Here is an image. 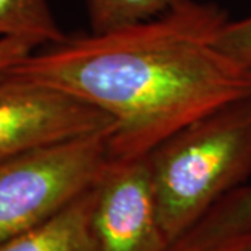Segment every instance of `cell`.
<instances>
[{
    "label": "cell",
    "instance_id": "obj_1",
    "mask_svg": "<svg viewBox=\"0 0 251 251\" xmlns=\"http://www.w3.org/2000/svg\"><path fill=\"white\" fill-rule=\"evenodd\" d=\"M227 21L218 4L196 0L134 25L66 36L7 75L102 110L113 119L110 158H141L198 117L251 98V69L216 45Z\"/></svg>",
    "mask_w": 251,
    "mask_h": 251
},
{
    "label": "cell",
    "instance_id": "obj_2",
    "mask_svg": "<svg viewBox=\"0 0 251 251\" xmlns=\"http://www.w3.org/2000/svg\"><path fill=\"white\" fill-rule=\"evenodd\" d=\"M162 229L172 246L251 175V98L181 127L147 155Z\"/></svg>",
    "mask_w": 251,
    "mask_h": 251
},
{
    "label": "cell",
    "instance_id": "obj_3",
    "mask_svg": "<svg viewBox=\"0 0 251 251\" xmlns=\"http://www.w3.org/2000/svg\"><path fill=\"white\" fill-rule=\"evenodd\" d=\"M112 128L0 162V244L48 221L97 181Z\"/></svg>",
    "mask_w": 251,
    "mask_h": 251
},
{
    "label": "cell",
    "instance_id": "obj_4",
    "mask_svg": "<svg viewBox=\"0 0 251 251\" xmlns=\"http://www.w3.org/2000/svg\"><path fill=\"white\" fill-rule=\"evenodd\" d=\"M109 128L112 117L66 92L11 75L0 80V162Z\"/></svg>",
    "mask_w": 251,
    "mask_h": 251
},
{
    "label": "cell",
    "instance_id": "obj_5",
    "mask_svg": "<svg viewBox=\"0 0 251 251\" xmlns=\"http://www.w3.org/2000/svg\"><path fill=\"white\" fill-rule=\"evenodd\" d=\"M94 191L91 222L98 251H171L148 156L110 158Z\"/></svg>",
    "mask_w": 251,
    "mask_h": 251
},
{
    "label": "cell",
    "instance_id": "obj_6",
    "mask_svg": "<svg viewBox=\"0 0 251 251\" xmlns=\"http://www.w3.org/2000/svg\"><path fill=\"white\" fill-rule=\"evenodd\" d=\"M94 186L48 221L0 244V251H98L91 222Z\"/></svg>",
    "mask_w": 251,
    "mask_h": 251
},
{
    "label": "cell",
    "instance_id": "obj_7",
    "mask_svg": "<svg viewBox=\"0 0 251 251\" xmlns=\"http://www.w3.org/2000/svg\"><path fill=\"white\" fill-rule=\"evenodd\" d=\"M251 232V186L227 193L171 250H183Z\"/></svg>",
    "mask_w": 251,
    "mask_h": 251
},
{
    "label": "cell",
    "instance_id": "obj_8",
    "mask_svg": "<svg viewBox=\"0 0 251 251\" xmlns=\"http://www.w3.org/2000/svg\"><path fill=\"white\" fill-rule=\"evenodd\" d=\"M46 0H0V38L49 46L66 39Z\"/></svg>",
    "mask_w": 251,
    "mask_h": 251
},
{
    "label": "cell",
    "instance_id": "obj_9",
    "mask_svg": "<svg viewBox=\"0 0 251 251\" xmlns=\"http://www.w3.org/2000/svg\"><path fill=\"white\" fill-rule=\"evenodd\" d=\"M196 0H87L91 32H108L148 21Z\"/></svg>",
    "mask_w": 251,
    "mask_h": 251
},
{
    "label": "cell",
    "instance_id": "obj_10",
    "mask_svg": "<svg viewBox=\"0 0 251 251\" xmlns=\"http://www.w3.org/2000/svg\"><path fill=\"white\" fill-rule=\"evenodd\" d=\"M218 48L234 62L251 69V14L227 21L216 36Z\"/></svg>",
    "mask_w": 251,
    "mask_h": 251
},
{
    "label": "cell",
    "instance_id": "obj_11",
    "mask_svg": "<svg viewBox=\"0 0 251 251\" xmlns=\"http://www.w3.org/2000/svg\"><path fill=\"white\" fill-rule=\"evenodd\" d=\"M35 46L18 38H0V80L7 77L11 67L34 52Z\"/></svg>",
    "mask_w": 251,
    "mask_h": 251
},
{
    "label": "cell",
    "instance_id": "obj_12",
    "mask_svg": "<svg viewBox=\"0 0 251 251\" xmlns=\"http://www.w3.org/2000/svg\"><path fill=\"white\" fill-rule=\"evenodd\" d=\"M171 251H251V232L226 237L222 240L198 246V247Z\"/></svg>",
    "mask_w": 251,
    "mask_h": 251
}]
</instances>
